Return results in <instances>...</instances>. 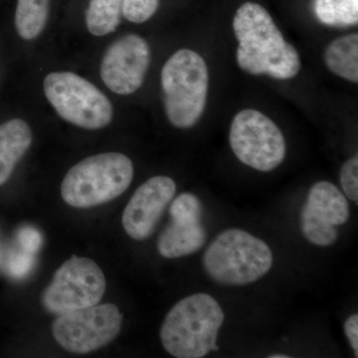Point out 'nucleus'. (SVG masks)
<instances>
[{"label":"nucleus","instance_id":"7ed1b4c3","mask_svg":"<svg viewBox=\"0 0 358 358\" xmlns=\"http://www.w3.org/2000/svg\"><path fill=\"white\" fill-rule=\"evenodd\" d=\"M272 250L246 231H223L205 251L202 265L212 281L239 287L262 279L272 268Z\"/></svg>","mask_w":358,"mask_h":358},{"label":"nucleus","instance_id":"dca6fc26","mask_svg":"<svg viewBox=\"0 0 358 358\" xmlns=\"http://www.w3.org/2000/svg\"><path fill=\"white\" fill-rule=\"evenodd\" d=\"M49 14V0H17L16 31L21 38L32 40L43 31Z\"/></svg>","mask_w":358,"mask_h":358},{"label":"nucleus","instance_id":"423d86ee","mask_svg":"<svg viewBox=\"0 0 358 358\" xmlns=\"http://www.w3.org/2000/svg\"><path fill=\"white\" fill-rule=\"evenodd\" d=\"M43 89L52 107L70 124L99 129L112 122L113 106L107 96L75 73H50L44 79Z\"/></svg>","mask_w":358,"mask_h":358},{"label":"nucleus","instance_id":"6e6552de","mask_svg":"<svg viewBox=\"0 0 358 358\" xmlns=\"http://www.w3.org/2000/svg\"><path fill=\"white\" fill-rule=\"evenodd\" d=\"M122 315L113 303L61 313L52 326L59 345L78 355L95 352L112 343L122 329Z\"/></svg>","mask_w":358,"mask_h":358},{"label":"nucleus","instance_id":"f8f14e48","mask_svg":"<svg viewBox=\"0 0 358 358\" xmlns=\"http://www.w3.org/2000/svg\"><path fill=\"white\" fill-rule=\"evenodd\" d=\"M173 221L157 240V250L166 259L181 258L199 251L207 233L200 219L171 217Z\"/></svg>","mask_w":358,"mask_h":358},{"label":"nucleus","instance_id":"393cba45","mask_svg":"<svg viewBox=\"0 0 358 358\" xmlns=\"http://www.w3.org/2000/svg\"><path fill=\"white\" fill-rule=\"evenodd\" d=\"M270 358H289V355H272L268 357Z\"/></svg>","mask_w":358,"mask_h":358},{"label":"nucleus","instance_id":"a211bd4d","mask_svg":"<svg viewBox=\"0 0 358 358\" xmlns=\"http://www.w3.org/2000/svg\"><path fill=\"white\" fill-rule=\"evenodd\" d=\"M315 13L320 22L327 25L357 24L358 0H315Z\"/></svg>","mask_w":358,"mask_h":358},{"label":"nucleus","instance_id":"4be33fe9","mask_svg":"<svg viewBox=\"0 0 358 358\" xmlns=\"http://www.w3.org/2000/svg\"><path fill=\"white\" fill-rule=\"evenodd\" d=\"M33 264H34V260H33V257L29 253L15 254L9 260V273L13 277H24L31 270Z\"/></svg>","mask_w":358,"mask_h":358},{"label":"nucleus","instance_id":"20e7f679","mask_svg":"<svg viewBox=\"0 0 358 358\" xmlns=\"http://www.w3.org/2000/svg\"><path fill=\"white\" fill-rule=\"evenodd\" d=\"M133 178V162L127 155H96L68 171L61 185V195L70 206L90 208L119 197L128 189Z\"/></svg>","mask_w":358,"mask_h":358},{"label":"nucleus","instance_id":"1a4fd4ad","mask_svg":"<svg viewBox=\"0 0 358 358\" xmlns=\"http://www.w3.org/2000/svg\"><path fill=\"white\" fill-rule=\"evenodd\" d=\"M106 288L105 275L93 260L72 256L56 271L42 301L49 312L61 315L96 305Z\"/></svg>","mask_w":358,"mask_h":358},{"label":"nucleus","instance_id":"aec40b11","mask_svg":"<svg viewBox=\"0 0 358 358\" xmlns=\"http://www.w3.org/2000/svg\"><path fill=\"white\" fill-rule=\"evenodd\" d=\"M159 1V0H124L122 14L131 22H145L157 13Z\"/></svg>","mask_w":358,"mask_h":358},{"label":"nucleus","instance_id":"6ab92c4d","mask_svg":"<svg viewBox=\"0 0 358 358\" xmlns=\"http://www.w3.org/2000/svg\"><path fill=\"white\" fill-rule=\"evenodd\" d=\"M301 230L308 241L320 247L331 246L338 238L336 226L320 221L307 212L301 210Z\"/></svg>","mask_w":358,"mask_h":358},{"label":"nucleus","instance_id":"9b49d317","mask_svg":"<svg viewBox=\"0 0 358 358\" xmlns=\"http://www.w3.org/2000/svg\"><path fill=\"white\" fill-rule=\"evenodd\" d=\"M176 192V182L167 176H155L143 183L122 213L127 234L138 241L150 237Z\"/></svg>","mask_w":358,"mask_h":358},{"label":"nucleus","instance_id":"b1692460","mask_svg":"<svg viewBox=\"0 0 358 358\" xmlns=\"http://www.w3.org/2000/svg\"><path fill=\"white\" fill-rule=\"evenodd\" d=\"M345 334L350 345H352L355 357H358V315L357 313L350 315L345 322Z\"/></svg>","mask_w":358,"mask_h":358},{"label":"nucleus","instance_id":"ddd939ff","mask_svg":"<svg viewBox=\"0 0 358 358\" xmlns=\"http://www.w3.org/2000/svg\"><path fill=\"white\" fill-rule=\"evenodd\" d=\"M303 211L334 226L343 225L350 218V205L333 183L320 181L310 188Z\"/></svg>","mask_w":358,"mask_h":358},{"label":"nucleus","instance_id":"412c9836","mask_svg":"<svg viewBox=\"0 0 358 358\" xmlns=\"http://www.w3.org/2000/svg\"><path fill=\"white\" fill-rule=\"evenodd\" d=\"M341 185L346 196L358 201V157H352L341 169Z\"/></svg>","mask_w":358,"mask_h":358},{"label":"nucleus","instance_id":"f3484780","mask_svg":"<svg viewBox=\"0 0 358 358\" xmlns=\"http://www.w3.org/2000/svg\"><path fill=\"white\" fill-rule=\"evenodd\" d=\"M124 0H91L86 13V25L94 36L114 32L121 22Z\"/></svg>","mask_w":358,"mask_h":358},{"label":"nucleus","instance_id":"f03ea898","mask_svg":"<svg viewBox=\"0 0 358 358\" xmlns=\"http://www.w3.org/2000/svg\"><path fill=\"white\" fill-rule=\"evenodd\" d=\"M225 315L210 294L186 296L167 313L160 329V341L176 358H201L218 352L217 336Z\"/></svg>","mask_w":358,"mask_h":358},{"label":"nucleus","instance_id":"2eb2a0df","mask_svg":"<svg viewBox=\"0 0 358 358\" xmlns=\"http://www.w3.org/2000/svg\"><path fill=\"white\" fill-rule=\"evenodd\" d=\"M324 62L334 74L357 83L358 35H346L331 42L324 51Z\"/></svg>","mask_w":358,"mask_h":358},{"label":"nucleus","instance_id":"0eeeda50","mask_svg":"<svg viewBox=\"0 0 358 358\" xmlns=\"http://www.w3.org/2000/svg\"><path fill=\"white\" fill-rule=\"evenodd\" d=\"M230 147L238 159L256 171H274L286 157L281 129L256 110L238 113L231 124Z\"/></svg>","mask_w":358,"mask_h":358},{"label":"nucleus","instance_id":"9d476101","mask_svg":"<svg viewBox=\"0 0 358 358\" xmlns=\"http://www.w3.org/2000/svg\"><path fill=\"white\" fill-rule=\"evenodd\" d=\"M150 47L136 34L122 37L110 45L101 64L106 86L117 95H131L141 88L150 65Z\"/></svg>","mask_w":358,"mask_h":358},{"label":"nucleus","instance_id":"f257e3e1","mask_svg":"<svg viewBox=\"0 0 358 358\" xmlns=\"http://www.w3.org/2000/svg\"><path fill=\"white\" fill-rule=\"evenodd\" d=\"M239 41L237 62L252 75L292 79L301 70V59L293 45L282 37L268 11L254 2L238 9L233 20Z\"/></svg>","mask_w":358,"mask_h":358},{"label":"nucleus","instance_id":"5701e85b","mask_svg":"<svg viewBox=\"0 0 358 358\" xmlns=\"http://www.w3.org/2000/svg\"><path fill=\"white\" fill-rule=\"evenodd\" d=\"M18 240L25 252L36 253L42 244V237L36 229L32 227H24L18 233Z\"/></svg>","mask_w":358,"mask_h":358},{"label":"nucleus","instance_id":"4468645a","mask_svg":"<svg viewBox=\"0 0 358 358\" xmlns=\"http://www.w3.org/2000/svg\"><path fill=\"white\" fill-rule=\"evenodd\" d=\"M31 143V129L23 120H10L0 126V186L13 176Z\"/></svg>","mask_w":358,"mask_h":358},{"label":"nucleus","instance_id":"39448f33","mask_svg":"<svg viewBox=\"0 0 358 358\" xmlns=\"http://www.w3.org/2000/svg\"><path fill=\"white\" fill-rule=\"evenodd\" d=\"M209 74L204 59L189 49L176 51L162 71V87L169 122L189 129L199 121L206 103Z\"/></svg>","mask_w":358,"mask_h":358}]
</instances>
